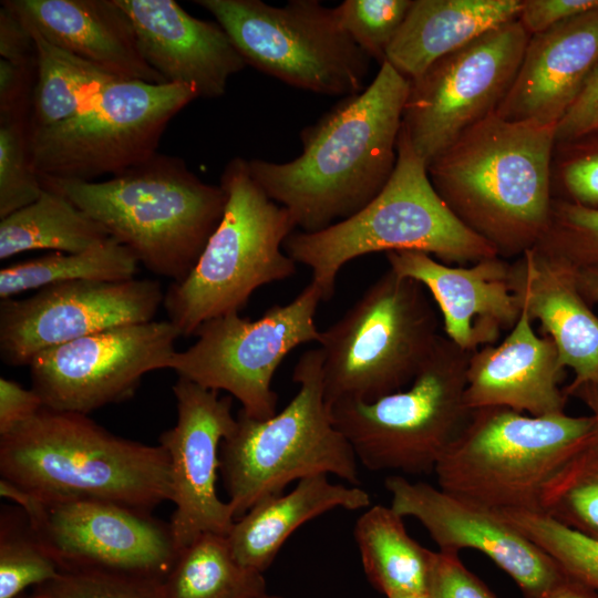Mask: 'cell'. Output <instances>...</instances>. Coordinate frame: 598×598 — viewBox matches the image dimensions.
Instances as JSON below:
<instances>
[{
  "instance_id": "4",
  "label": "cell",
  "mask_w": 598,
  "mask_h": 598,
  "mask_svg": "<svg viewBox=\"0 0 598 598\" xmlns=\"http://www.w3.org/2000/svg\"><path fill=\"white\" fill-rule=\"evenodd\" d=\"M99 223L153 274L183 280L224 215L220 185L178 157L155 154L104 182L40 178Z\"/></svg>"
},
{
  "instance_id": "48",
  "label": "cell",
  "mask_w": 598,
  "mask_h": 598,
  "mask_svg": "<svg viewBox=\"0 0 598 598\" xmlns=\"http://www.w3.org/2000/svg\"><path fill=\"white\" fill-rule=\"evenodd\" d=\"M597 590L573 577L542 598H598Z\"/></svg>"
},
{
  "instance_id": "27",
  "label": "cell",
  "mask_w": 598,
  "mask_h": 598,
  "mask_svg": "<svg viewBox=\"0 0 598 598\" xmlns=\"http://www.w3.org/2000/svg\"><path fill=\"white\" fill-rule=\"evenodd\" d=\"M370 506V494L360 486L332 483L327 474L312 475L298 481L287 494L256 503L235 520L227 540L239 564L264 573L301 525L336 508Z\"/></svg>"
},
{
  "instance_id": "22",
  "label": "cell",
  "mask_w": 598,
  "mask_h": 598,
  "mask_svg": "<svg viewBox=\"0 0 598 598\" xmlns=\"http://www.w3.org/2000/svg\"><path fill=\"white\" fill-rule=\"evenodd\" d=\"M598 63V7L529 37L496 114L513 122L557 124Z\"/></svg>"
},
{
  "instance_id": "29",
  "label": "cell",
  "mask_w": 598,
  "mask_h": 598,
  "mask_svg": "<svg viewBox=\"0 0 598 598\" xmlns=\"http://www.w3.org/2000/svg\"><path fill=\"white\" fill-rule=\"evenodd\" d=\"M27 24L35 43V81L29 132L71 120L91 107L106 86L121 80L50 43Z\"/></svg>"
},
{
  "instance_id": "40",
  "label": "cell",
  "mask_w": 598,
  "mask_h": 598,
  "mask_svg": "<svg viewBox=\"0 0 598 598\" xmlns=\"http://www.w3.org/2000/svg\"><path fill=\"white\" fill-rule=\"evenodd\" d=\"M551 195L598 208V127L576 140L555 143Z\"/></svg>"
},
{
  "instance_id": "34",
  "label": "cell",
  "mask_w": 598,
  "mask_h": 598,
  "mask_svg": "<svg viewBox=\"0 0 598 598\" xmlns=\"http://www.w3.org/2000/svg\"><path fill=\"white\" fill-rule=\"evenodd\" d=\"M60 567L24 512L3 508L0 516V598H18L29 587L54 579Z\"/></svg>"
},
{
  "instance_id": "14",
  "label": "cell",
  "mask_w": 598,
  "mask_h": 598,
  "mask_svg": "<svg viewBox=\"0 0 598 598\" xmlns=\"http://www.w3.org/2000/svg\"><path fill=\"white\" fill-rule=\"evenodd\" d=\"M0 495L24 512L60 571L165 579L177 559L169 523L150 512L97 499L44 501L4 478Z\"/></svg>"
},
{
  "instance_id": "7",
  "label": "cell",
  "mask_w": 598,
  "mask_h": 598,
  "mask_svg": "<svg viewBox=\"0 0 598 598\" xmlns=\"http://www.w3.org/2000/svg\"><path fill=\"white\" fill-rule=\"evenodd\" d=\"M595 419L534 416L505 406L473 411L440 457L439 487L493 511H538L547 483L592 439Z\"/></svg>"
},
{
  "instance_id": "19",
  "label": "cell",
  "mask_w": 598,
  "mask_h": 598,
  "mask_svg": "<svg viewBox=\"0 0 598 598\" xmlns=\"http://www.w3.org/2000/svg\"><path fill=\"white\" fill-rule=\"evenodd\" d=\"M384 487L391 507L419 520L440 550L481 551L516 582L525 598H542L571 578L497 511L402 475L388 476Z\"/></svg>"
},
{
  "instance_id": "50",
  "label": "cell",
  "mask_w": 598,
  "mask_h": 598,
  "mask_svg": "<svg viewBox=\"0 0 598 598\" xmlns=\"http://www.w3.org/2000/svg\"><path fill=\"white\" fill-rule=\"evenodd\" d=\"M256 598H282V597L275 596V595H269V594L266 592V594H264V595H261L259 597H256Z\"/></svg>"
},
{
  "instance_id": "15",
  "label": "cell",
  "mask_w": 598,
  "mask_h": 598,
  "mask_svg": "<svg viewBox=\"0 0 598 598\" xmlns=\"http://www.w3.org/2000/svg\"><path fill=\"white\" fill-rule=\"evenodd\" d=\"M529 40L518 20L476 38L410 80L402 128L427 164L497 107L514 82Z\"/></svg>"
},
{
  "instance_id": "13",
  "label": "cell",
  "mask_w": 598,
  "mask_h": 598,
  "mask_svg": "<svg viewBox=\"0 0 598 598\" xmlns=\"http://www.w3.org/2000/svg\"><path fill=\"white\" fill-rule=\"evenodd\" d=\"M320 289L310 282L290 302L270 307L254 321L239 312L210 319L196 330L194 344L175 351L168 369L206 389L228 392L249 417L269 419L277 413L271 385L276 370L293 349L320 339Z\"/></svg>"
},
{
  "instance_id": "9",
  "label": "cell",
  "mask_w": 598,
  "mask_h": 598,
  "mask_svg": "<svg viewBox=\"0 0 598 598\" xmlns=\"http://www.w3.org/2000/svg\"><path fill=\"white\" fill-rule=\"evenodd\" d=\"M426 289L389 268L344 315L320 332L327 405L372 402L405 389L441 334Z\"/></svg>"
},
{
  "instance_id": "33",
  "label": "cell",
  "mask_w": 598,
  "mask_h": 598,
  "mask_svg": "<svg viewBox=\"0 0 598 598\" xmlns=\"http://www.w3.org/2000/svg\"><path fill=\"white\" fill-rule=\"evenodd\" d=\"M539 512L598 540V450L590 444L545 486Z\"/></svg>"
},
{
  "instance_id": "10",
  "label": "cell",
  "mask_w": 598,
  "mask_h": 598,
  "mask_svg": "<svg viewBox=\"0 0 598 598\" xmlns=\"http://www.w3.org/2000/svg\"><path fill=\"white\" fill-rule=\"evenodd\" d=\"M472 353L441 336L405 389L372 402L342 400L329 405L332 423L358 461L374 472L434 473L474 411L465 402Z\"/></svg>"
},
{
  "instance_id": "43",
  "label": "cell",
  "mask_w": 598,
  "mask_h": 598,
  "mask_svg": "<svg viewBox=\"0 0 598 598\" xmlns=\"http://www.w3.org/2000/svg\"><path fill=\"white\" fill-rule=\"evenodd\" d=\"M598 7V0H523L518 21L530 35Z\"/></svg>"
},
{
  "instance_id": "16",
  "label": "cell",
  "mask_w": 598,
  "mask_h": 598,
  "mask_svg": "<svg viewBox=\"0 0 598 598\" xmlns=\"http://www.w3.org/2000/svg\"><path fill=\"white\" fill-rule=\"evenodd\" d=\"M181 337L169 321L122 326L45 349L29 363L44 406L89 414L132 398L142 378L168 369Z\"/></svg>"
},
{
  "instance_id": "46",
  "label": "cell",
  "mask_w": 598,
  "mask_h": 598,
  "mask_svg": "<svg viewBox=\"0 0 598 598\" xmlns=\"http://www.w3.org/2000/svg\"><path fill=\"white\" fill-rule=\"evenodd\" d=\"M567 396L577 398L591 412L595 419V430L590 445L598 450V381L570 385L564 390Z\"/></svg>"
},
{
  "instance_id": "30",
  "label": "cell",
  "mask_w": 598,
  "mask_h": 598,
  "mask_svg": "<svg viewBox=\"0 0 598 598\" xmlns=\"http://www.w3.org/2000/svg\"><path fill=\"white\" fill-rule=\"evenodd\" d=\"M107 238L106 230L71 200L43 188L35 202L1 218L0 259L37 249L80 252Z\"/></svg>"
},
{
  "instance_id": "24",
  "label": "cell",
  "mask_w": 598,
  "mask_h": 598,
  "mask_svg": "<svg viewBox=\"0 0 598 598\" xmlns=\"http://www.w3.org/2000/svg\"><path fill=\"white\" fill-rule=\"evenodd\" d=\"M511 286L574 371L569 384L598 381V316L578 290L575 267L534 247L511 262Z\"/></svg>"
},
{
  "instance_id": "35",
  "label": "cell",
  "mask_w": 598,
  "mask_h": 598,
  "mask_svg": "<svg viewBox=\"0 0 598 598\" xmlns=\"http://www.w3.org/2000/svg\"><path fill=\"white\" fill-rule=\"evenodd\" d=\"M499 514L566 574L598 590L597 539L560 524L543 512L508 509Z\"/></svg>"
},
{
  "instance_id": "26",
  "label": "cell",
  "mask_w": 598,
  "mask_h": 598,
  "mask_svg": "<svg viewBox=\"0 0 598 598\" xmlns=\"http://www.w3.org/2000/svg\"><path fill=\"white\" fill-rule=\"evenodd\" d=\"M523 0H412L385 53L409 80L484 33L517 20Z\"/></svg>"
},
{
  "instance_id": "8",
  "label": "cell",
  "mask_w": 598,
  "mask_h": 598,
  "mask_svg": "<svg viewBox=\"0 0 598 598\" xmlns=\"http://www.w3.org/2000/svg\"><path fill=\"white\" fill-rule=\"evenodd\" d=\"M292 381L299 389L279 413L256 420L239 411L234 431L221 442L220 475L236 519L308 476L336 475L360 484L355 453L332 423L324 400L319 348L299 358Z\"/></svg>"
},
{
  "instance_id": "38",
  "label": "cell",
  "mask_w": 598,
  "mask_h": 598,
  "mask_svg": "<svg viewBox=\"0 0 598 598\" xmlns=\"http://www.w3.org/2000/svg\"><path fill=\"white\" fill-rule=\"evenodd\" d=\"M28 598H166L164 579L140 575L68 570L32 588Z\"/></svg>"
},
{
  "instance_id": "23",
  "label": "cell",
  "mask_w": 598,
  "mask_h": 598,
  "mask_svg": "<svg viewBox=\"0 0 598 598\" xmlns=\"http://www.w3.org/2000/svg\"><path fill=\"white\" fill-rule=\"evenodd\" d=\"M564 369L554 341L539 337L522 309L501 343L471 354L465 402L472 410L505 406L534 416L563 413L568 398L559 388Z\"/></svg>"
},
{
  "instance_id": "21",
  "label": "cell",
  "mask_w": 598,
  "mask_h": 598,
  "mask_svg": "<svg viewBox=\"0 0 598 598\" xmlns=\"http://www.w3.org/2000/svg\"><path fill=\"white\" fill-rule=\"evenodd\" d=\"M133 24L144 60L166 83L193 87L198 97L225 94L246 61L216 21L195 18L174 0H116Z\"/></svg>"
},
{
  "instance_id": "39",
  "label": "cell",
  "mask_w": 598,
  "mask_h": 598,
  "mask_svg": "<svg viewBox=\"0 0 598 598\" xmlns=\"http://www.w3.org/2000/svg\"><path fill=\"white\" fill-rule=\"evenodd\" d=\"M411 4L412 0H346L334 10L353 42L381 65Z\"/></svg>"
},
{
  "instance_id": "18",
  "label": "cell",
  "mask_w": 598,
  "mask_h": 598,
  "mask_svg": "<svg viewBox=\"0 0 598 598\" xmlns=\"http://www.w3.org/2000/svg\"><path fill=\"white\" fill-rule=\"evenodd\" d=\"M176 424L163 432L159 444L169 457L175 509L171 533L179 553L200 535L227 536L236 520L229 502L219 498L220 445L234 431L233 396H219L185 378L173 385Z\"/></svg>"
},
{
  "instance_id": "45",
  "label": "cell",
  "mask_w": 598,
  "mask_h": 598,
  "mask_svg": "<svg viewBox=\"0 0 598 598\" xmlns=\"http://www.w3.org/2000/svg\"><path fill=\"white\" fill-rule=\"evenodd\" d=\"M44 403L31 388L24 389L18 382L0 379V435H6L20 424L33 417Z\"/></svg>"
},
{
  "instance_id": "42",
  "label": "cell",
  "mask_w": 598,
  "mask_h": 598,
  "mask_svg": "<svg viewBox=\"0 0 598 598\" xmlns=\"http://www.w3.org/2000/svg\"><path fill=\"white\" fill-rule=\"evenodd\" d=\"M598 127V63L586 79L578 95L556 124L555 141L576 140Z\"/></svg>"
},
{
  "instance_id": "25",
  "label": "cell",
  "mask_w": 598,
  "mask_h": 598,
  "mask_svg": "<svg viewBox=\"0 0 598 598\" xmlns=\"http://www.w3.org/2000/svg\"><path fill=\"white\" fill-rule=\"evenodd\" d=\"M50 43L121 80L166 83L144 60L116 0H6Z\"/></svg>"
},
{
  "instance_id": "6",
  "label": "cell",
  "mask_w": 598,
  "mask_h": 598,
  "mask_svg": "<svg viewBox=\"0 0 598 598\" xmlns=\"http://www.w3.org/2000/svg\"><path fill=\"white\" fill-rule=\"evenodd\" d=\"M219 185L227 197L221 220L190 272L164 295L168 320L182 337L239 312L258 288L296 272V261L283 249L296 224L254 179L248 161L230 159Z\"/></svg>"
},
{
  "instance_id": "47",
  "label": "cell",
  "mask_w": 598,
  "mask_h": 598,
  "mask_svg": "<svg viewBox=\"0 0 598 598\" xmlns=\"http://www.w3.org/2000/svg\"><path fill=\"white\" fill-rule=\"evenodd\" d=\"M575 280L584 299L590 306L598 303V267H575Z\"/></svg>"
},
{
  "instance_id": "2",
  "label": "cell",
  "mask_w": 598,
  "mask_h": 598,
  "mask_svg": "<svg viewBox=\"0 0 598 598\" xmlns=\"http://www.w3.org/2000/svg\"><path fill=\"white\" fill-rule=\"evenodd\" d=\"M555 132L556 124L494 112L427 164L451 212L504 259L534 248L548 227Z\"/></svg>"
},
{
  "instance_id": "31",
  "label": "cell",
  "mask_w": 598,
  "mask_h": 598,
  "mask_svg": "<svg viewBox=\"0 0 598 598\" xmlns=\"http://www.w3.org/2000/svg\"><path fill=\"white\" fill-rule=\"evenodd\" d=\"M164 591L166 598H256L267 586L264 573L235 559L227 536L205 533L178 553Z\"/></svg>"
},
{
  "instance_id": "41",
  "label": "cell",
  "mask_w": 598,
  "mask_h": 598,
  "mask_svg": "<svg viewBox=\"0 0 598 598\" xmlns=\"http://www.w3.org/2000/svg\"><path fill=\"white\" fill-rule=\"evenodd\" d=\"M429 598H497L460 558V553L432 551L426 587Z\"/></svg>"
},
{
  "instance_id": "44",
  "label": "cell",
  "mask_w": 598,
  "mask_h": 598,
  "mask_svg": "<svg viewBox=\"0 0 598 598\" xmlns=\"http://www.w3.org/2000/svg\"><path fill=\"white\" fill-rule=\"evenodd\" d=\"M0 8V55L19 65L35 64V43L27 22L6 1Z\"/></svg>"
},
{
  "instance_id": "12",
  "label": "cell",
  "mask_w": 598,
  "mask_h": 598,
  "mask_svg": "<svg viewBox=\"0 0 598 598\" xmlns=\"http://www.w3.org/2000/svg\"><path fill=\"white\" fill-rule=\"evenodd\" d=\"M197 97L183 84L116 80L79 115L29 132L32 166L64 181L120 174L155 155L169 121Z\"/></svg>"
},
{
  "instance_id": "36",
  "label": "cell",
  "mask_w": 598,
  "mask_h": 598,
  "mask_svg": "<svg viewBox=\"0 0 598 598\" xmlns=\"http://www.w3.org/2000/svg\"><path fill=\"white\" fill-rule=\"evenodd\" d=\"M42 192L29 151V118L0 117V218L35 202Z\"/></svg>"
},
{
  "instance_id": "5",
  "label": "cell",
  "mask_w": 598,
  "mask_h": 598,
  "mask_svg": "<svg viewBox=\"0 0 598 598\" xmlns=\"http://www.w3.org/2000/svg\"><path fill=\"white\" fill-rule=\"evenodd\" d=\"M283 249L310 268L322 301L336 290L340 269L358 257L384 251H420L450 265L496 257L485 239L468 229L434 189L426 163L401 126L398 159L383 189L361 210L316 233H292Z\"/></svg>"
},
{
  "instance_id": "20",
  "label": "cell",
  "mask_w": 598,
  "mask_h": 598,
  "mask_svg": "<svg viewBox=\"0 0 598 598\" xmlns=\"http://www.w3.org/2000/svg\"><path fill=\"white\" fill-rule=\"evenodd\" d=\"M390 269L419 281L437 306L445 337L467 352L495 344L522 315L511 262L496 256L453 267L420 251L385 254Z\"/></svg>"
},
{
  "instance_id": "32",
  "label": "cell",
  "mask_w": 598,
  "mask_h": 598,
  "mask_svg": "<svg viewBox=\"0 0 598 598\" xmlns=\"http://www.w3.org/2000/svg\"><path fill=\"white\" fill-rule=\"evenodd\" d=\"M138 265L128 248L110 237L84 251L54 252L2 268L0 298L72 281H124L135 278Z\"/></svg>"
},
{
  "instance_id": "1",
  "label": "cell",
  "mask_w": 598,
  "mask_h": 598,
  "mask_svg": "<svg viewBox=\"0 0 598 598\" xmlns=\"http://www.w3.org/2000/svg\"><path fill=\"white\" fill-rule=\"evenodd\" d=\"M410 80L384 61L360 93L342 97L300 132L301 154L285 163L255 158L250 174L291 215L316 233L367 206L391 178Z\"/></svg>"
},
{
  "instance_id": "51",
  "label": "cell",
  "mask_w": 598,
  "mask_h": 598,
  "mask_svg": "<svg viewBox=\"0 0 598 598\" xmlns=\"http://www.w3.org/2000/svg\"><path fill=\"white\" fill-rule=\"evenodd\" d=\"M18 598H28V596L23 594L22 596H20Z\"/></svg>"
},
{
  "instance_id": "11",
  "label": "cell",
  "mask_w": 598,
  "mask_h": 598,
  "mask_svg": "<svg viewBox=\"0 0 598 598\" xmlns=\"http://www.w3.org/2000/svg\"><path fill=\"white\" fill-rule=\"evenodd\" d=\"M212 13L247 65L288 85L330 96L363 91L371 59L318 0L281 7L260 0H196Z\"/></svg>"
},
{
  "instance_id": "28",
  "label": "cell",
  "mask_w": 598,
  "mask_h": 598,
  "mask_svg": "<svg viewBox=\"0 0 598 598\" xmlns=\"http://www.w3.org/2000/svg\"><path fill=\"white\" fill-rule=\"evenodd\" d=\"M403 518L391 506L371 505L353 529L364 574L386 598L426 592L432 550L408 534Z\"/></svg>"
},
{
  "instance_id": "37",
  "label": "cell",
  "mask_w": 598,
  "mask_h": 598,
  "mask_svg": "<svg viewBox=\"0 0 598 598\" xmlns=\"http://www.w3.org/2000/svg\"><path fill=\"white\" fill-rule=\"evenodd\" d=\"M535 247L576 268L598 267V208L553 198L548 227Z\"/></svg>"
},
{
  "instance_id": "17",
  "label": "cell",
  "mask_w": 598,
  "mask_h": 598,
  "mask_svg": "<svg viewBox=\"0 0 598 598\" xmlns=\"http://www.w3.org/2000/svg\"><path fill=\"white\" fill-rule=\"evenodd\" d=\"M164 295L152 279L72 281L1 300L0 355L24 365L41 351L109 329L152 321Z\"/></svg>"
},
{
  "instance_id": "49",
  "label": "cell",
  "mask_w": 598,
  "mask_h": 598,
  "mask_svg": "<svg viewBox=\"0 0 598 598\" xmlns=\"http://www.w3.org/2000/svg\"><path fill=\"white\" fill-rule=\"evenodd\" d=\"M390 598H429L426 592L423 594H409V595H400V596H393Z\"/></svg>"
},
{
  "instance_id": "3",
  "label": "cell",
  "mask_w": 598,
  "mask_h": 598,
  "mask_svg": "<svg viewBox=\"0 0 598 598\" xmlns=\"http://www.w3.org/2000/svg\"><path fill=\"white\" fill-rule=\"evenodd\" d=\"M0 474L44 501L97 499L151 513L172 499L169 457L161 444L45 406L0 435Z\"/></svg>"
}]
</instances>
